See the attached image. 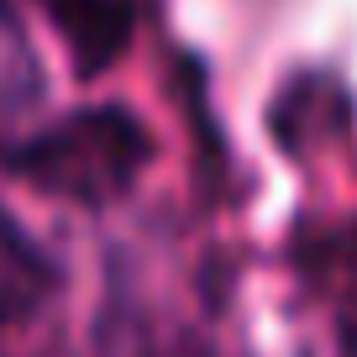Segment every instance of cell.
I'll use <instances>...</instances> for the list:
<instances>
[{"label": "cell", "mask_w": 357, "mask_h": 357, "mask_svg": "<svg viewBox=\"0 0 357 357\" xmlns=\"http://www.w3.org/2000/svg\"><path fill=\"white\" fill-rule=\"evenodd\" d=\"M16 168L37 178L43 190L68 195V200H111L142 168V132L126 116L95 111L26 142Z\"/></svg>", "instance_id": "cell-1"}, {"label": "cell", "mask_w": 357, "mask_h": 357, "mask_svg": "<svg viewBox=\"0 0 357 357\" xmlns=\"http://www.w3.org/2000/svg\"><path fill=\"white\" fill-rule=\"evenodd\" d=\"M53 289H58V273L47 263V252L0 211V331L37 315L53 300Z\"/></svg>", "instance_id": "cell-2"}, {"label": "cell", "mask_w": 357, "mask_h": 357, "mask_svg": "<svg viewBox=\"0 0 357 357\" xmlns=\"http://www.w3.org/2000/svg\"><path fill=\"white\" fill-rule=\"evenodd\" d=\"M53 22L63 26V37L74 43V53L84 58V74L105 63L111 53H121L126 32H132V11H126V0H43Z\"/></svg>", "instance_id": "cell-3"}, {"label": "cell", "mask_w": 357, "mask_h": 357, "mask_svg": "<svg viewBox=\"0 0 357 357\" xmlns=\"http://www.w3.org/2000/svg\"><path fill=\"white\" fill-rule=\"evenodd\" d=\"M315 357H357V331H352V336H342V342H331L326 352H315Z\"/></svg>", "instance_id": "cell-4"}]
</instances>
